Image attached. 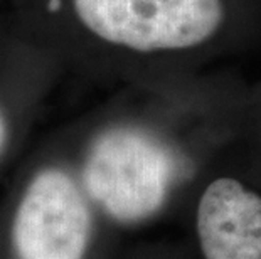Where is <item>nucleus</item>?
Listing matches in <instances>:
<instances>
[{
    "label": "nucleus",
    "mask_w": 261,
    "mask_h": 259,
    "mask_svg": "<svg viewBox=\"0 0 261 259\" xmlns=\"http://www.w3.org/2000/svg\"><path fill=\"white\" fill-rule=\"evenodd\" d=\"M201 153L184 131L157 121L103 130L88 147L81 184L99 214L121 227L165 216L196 175Z\"/></svg>",
    "instance_id": "obj_1"
},
{
    "label": "nucleus",
    "mask_w": 261,
    "mask_h": 259,
    "mask_svg": "<svg viewBox=\"0 0 261 259\" xmlns=\"http://www.w3.org/2000/svg\"><path fill=\"white\" fill-rule=\"evenodd\" d=\"M73 9L94 37L137 52L199 47L226 20L223 0H73Z\"/></svg>",
    "instance_id": "obj_2"
},
{
    "label": "nucleus",
    "mask_w": 261,
    "mask_h": 259,
    "mask_svg": "<svg viewBox=\"0 0 261 259\" xmlns=\"http://www.w3.org/2000/svg\"><path fill=\"white\" fill-rule=\"evenodd\" d=\"M93 207L81 180L64 168L41 170L15 211L12 239L17 259H88Z\"/></svg>",
    "instance_id": "obj_3"
},
{
    "label": "nucleus",
    "mask_w": 261,
    "mask_h": 259,
    "mask_svg": "<svg viewBox=\"0 0 261 259\" xmlns=\"http://www.w3.org/2000/svg\"><path fill=\"white\" fill-rule=\"evenodd\" d=\"M194 234L201 259H261V194L236 177H216L199 194Z\"/></svg>",
    "instance_id": "obj_4"
},
{
    "label": "nucleus",
    "mask_w": 261,
    "mask_h": 259,
    "mask_svg": "<svg viewBox=\"0 0 261 259\" xmlns=\"http://www.w3.org/2000/svg\"><path fill=\"white\" fill-rule=\"evenodd\" d=\"M5 136H7V128H5V121L0 114V152H2V147L5 143Z\"/></svg>",
    "instance_id": "obj_5"
},
{
    "label": "nucleus",
    "mask_w": 261,
    "mask_h": 259,
    "mask_svg": "<svg viewBox=\"0 0 261 259\" xmlns=\"http://www.w3.org/2000/svg\"><path fill=\"white\" fill-rule=\"evenodd\" d=\"M152 259H153V257H152Z\"/></svg>",
    "instance_id": "obj_6"
}]
</instances>
